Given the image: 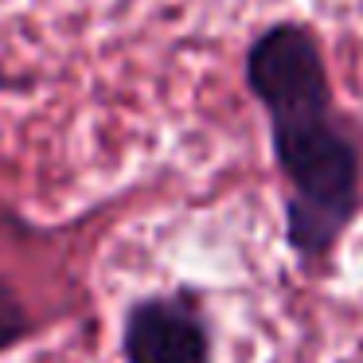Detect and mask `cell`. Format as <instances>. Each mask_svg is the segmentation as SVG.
<instances>
[{"mask_svg": "<svg viewBox=\"0 0 363 363\" xmlns=\"http://www.w3.org/2000/svg\"><path fill=\"white\" fill-rule=\"evenodd\" d=\"M242 71L269 121L274 160L289 184L285 242L301 262L328 258L359 211L363 164L336 113L320 40L297 20L269 24L246 48Z\"/></svg>", "mask_w": 363, "mask_h": 363, "instance_id": "6da1fadb", "label": "cell"}, {"mask_svg": "<svg viewBox=\"0 0 363 363\" xmlns=\"http://www.w3.org/2000/svg\"><path fill=\"white\" fill-rule=\"evenodd\" d=\"M125 363H211V324L188 289L129 305L121 324Z\"/></svg>", "mask_w": 363, "mask_h": 363, "instance_id": "7a4b0ae2", "label": "cell"}, {"mask_svg": "<svg viewBox=\"0 0 363 363\" xmlns=\"http://www.w3.org/2000/svg\"><path fill=\"white\" fill-rule=\"evenodd\" d=\"M28 336H32V313L24 308L20 293L0 277V355L12 352Z\"/></svg>", "mask_w": 363, "mask_h": 363, "instance_id": "3957f363", "label": "cell"}]
</instances>
